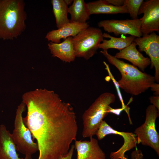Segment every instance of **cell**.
Here are the masks:
<instances>
[{"instance_id":"1","label":"cell","mask_w":159,"mask_h":159,"mask_svg":"<svg viewBox=\"0 0 159 159\" xmlns=\"http://www.w3.org/2000/svg\"><path fill=\"white\" fill-rule=\"evenodd\" d=\"M22 99L27 109L24 123L38 147L37 159H58L67 154L78 130L71 105L46 89L26 92Z\"/></svg>"},{"instance_id":"2","label":"cell","mask_w":159,"mask_h":159,"mask_svg":"<svg viewBox=\"0 0 159 159\" xmlns=\"http://www.w3.org/2000/svg\"><path fill=\"white\" fill-rule=\"evenodd\" d=\"M100 52L120 72L121 76L118 81L120 87L127 93L139 95L144 92L155 82L154 76L143 72L135 66L115 57L107 50H103Z\"/></svg>"},{"instance_id":"3","label":"cell","mask_w":159,"mask_h":159,"mask_svg":"<svg viewBox=\"0 0 159 159\" xmlns=\"http://www.w3.org/2000/svg\"><path fill=\"white\" fill-rule=\"evenodd\" d=\"M23 0H0V39L13 40L25 30L27 15Z\"/></svg>"},{"instance_id":"4","label":"cell","mask_w":159,"mask_h":159,"mask_svg":"<svg viewBox=\"0 0 159 159\" xmlns=\"http://www.w3.org/2000/svg\"><path fill=\"white\" fill-rule=\"evenodd\" d=\"M115 100L114 94L109 92L102 93L84 112L82 117L83 138H90L96 135L103 119L109 113L110 105Z\"/></svg>"},{"instance_id":"5","label":"cell","mask_w":159,"mask_h":159,"mask_svg":"<svg viewBox=\"0 0 159 159\" xmlns=\"http://www.w3.org/2000/svg\"><path fill=\"white\" fill-rule=\"evenodd\" d=\"M26 108L25 105L22 102L18 105L11 135L17 151L25 155H32L38 151L39 149L24 120L23 113Z\"/></svg>"},{"instance_id":"6","label":"cell","mask_w":159,"mask_h":159,"mask_svg":"<svg viewBox=\"0 0 159 159\" xmlns=\"http://www.w3.org/2000/svg\"><path fill=\"white\" fill-rule=\"evenodd\" d=\"M102 30L90 27L72 37V42L76 57L88 60L97 52L99 44L103 40Z\"/></svg>"},{"instance_id":"7","label":"cell","mask_w":159,"mask_h":159,"mask_svg":"<svg viewBox=\"0 0 159 159\" xmlns=\"http://www.w3.org/2000/svg\"><path fill=\"white\" fill-rule=\"evenodd\" d=\"M159 111L153 105L147 107L144 122L134 131L137 144L141 143L153 149L159 155V134L156 131L155 122L159 117Z\"/></svg>"},{"instance_id":"8","label":"cell","mask_w":159,"mask_h":159,"mask_svg":"<svg viewBox=\"0 0 159 159\" xmlns=\"http://www.w3.org/2000/svg\"><path fill=\"white\" fill-rule=\"evenodd\" d=\"M109 134L119 135L123 138L124 142L117 150L112 152L110 155L111 159H128L125 155L126 152L136 147L137 139L134 133L117 131L112 128L105 120H103L96 134L97 139L100 140Z\"/></svg>"},{"instance_id":"9","label":"cell","mask_w":159,"mask_h":159,"mask_svg":"<svg viewBox=\"0 0 159 159\" xmlns=\"http://www.w3.org/2000/svg\"><path fill=\"white\" fill-rule=\"evenodd\" d=\"M139 51L144 52L149 57L150 68H154V77L157 83L159 82V36L155 32L143 35L134 39Z\"/></svg>"},{"instance_id":"10","label":"cell","mask_w":159,"mask_h":159,"mask_svg":"<svg viewBox=\"0 0 159 159\" xmlns=\"http://www.w3.org/2000/svg\"><path fill=\"white\" fill-rule=\"evenodd\" d=\"M143 14L140 21V30L143 35L159 31V0L143 1L138 15Z\"/></svg>"},{"instance_id":"11","label":"cell","mask_w":159,"mask_h":159,"mask_svg":"<svg viewBox=\"0 0 159 159\" xmlns=\"http://www.w3.org/2000/svg\"><path fill=\"white\" fill-rule=\"evenodd\" d=\"M97 25L102 28L105 31L112 33L117 36L129 34L135 37H140L143 36L139 19L102 20L98 22Z\"/></svg>"},{"instance_id":"12","label":"cell","mask_w":159,"mask_h":159,"mask_svg":"<svg viewBox=\"0 0 159 159\" xmlns=\"http://www.w3.org/2000/svg\"><path fill=\"white\" fill-rule=\"evenodd\" d=\"M75 141L74 149L77 153L76 159H105V154L96 139L91 137L90 140Z\"/></svg>"},{"instance_id":"13","label":"cell","mask_w":159,"mask_h":159,"mask_svg":"<svg viewBox=\"0 0 159 159\" xmlns=\"http://www.w3.org/2000/svg\"><path fill=\"white\" fill-rule=\"evenodd\" d=\"M17 151L11 133L4 125H0V159H32L30 155L20 158Z\"/></svg>"},{"instance_id":"14","label":"cell","mask_w":159,"mask_h":159,"mask_svg":"<svg viewBox=\"0 0 159 159\" xmlns=\"http://www.w3.org/2000/svg\"><path fill=\"white\" fill-rule=\"evenodd\" d=\"M89 26L88 23L80 24L70 22L57 29L48 32L45 38L49 41L56 43H60L61 40H64L69 37H74L81 31Z\"/></svg>"},{"instance_id":"15","label":"cell","mask_w":159,"mask_h":159,"mask_svg":"<svg viewBox=\"0 0 159 159\" xmlns=\"http://www.w3.org/2000/svg\"><path fill=\"white\" fill-rule=\"evenodd\" d=\"M135 43L133 42L130 45L119 51L114 57L117 59H122L131 62L134 66L138 67L142 71L150 64V60L145 57L138 50Z\"/></svg>"},{"instance_id":"16","label":"cell","mask_w":159,"mask_h":159,"mask_svg":"<svg viewBox=\"0 0 159 159\" xmlns=\"http://www.w3.org/2000/svg\"><path fill=\"white\" fill-rule=\"evenodd\" d=\"M72 38V37H69L59 43L51 42L49 43L48 48L52 56L66 62L70 63L74 61L76 57Z\"/></svg>"},{"instance_id":"17","label":"cell","mask_w":159,"mask_h":159,"mask_svg":"<svg viewBox=\"0 0 159 159\" xmlns=\"http://www.w3.org/2000/svg\"><path fill=\"white\" fill-rule=\"evenodd\" d=\"M90 15L92 14H116L128 13L123 5L117 7L109 3L106 0H99L86 3Z\"/></svg>"},{"instance_id":"18","label":"cell","mask_w":159,"mask_h":159,"mask_svg":"<svg viewBox=\"0 0 159 159\" xmlns=\"http://www.w3.org/2000/svg\"><path fill=\"white\" fill-rule=\"evenodd\" d=\"M70 22L80 24L86 23L90 16L86 3L83 0H74L68 7Z\"/></svg>"},{"instance_id":"19","label":"cell","mask_w":159,"mask_h":159,"mask_svg":"<svg viewBox=\"0 0 159 159\" xmlns=\"http://www.w3.org/2000/svg\"><path fill=\"white\" fill-rule=\"evenodd\" d=\"M103 37L109 38L108 40L104 39L98 46V48L104 50L110 49H118L120 51L126 48L134 42L135 37L130 36L126 37H116L109 34L104 33Z\"/></svg>"},{"instance_id":"20","label":"cell","mask_w":159,"mask_h":159,"mask_svg":"<svg viewBox=\"0 0 159 159\" xmlns=\"http://www.w3.org/2000/svg\"><path fill=\"white\" fill-rule=\"evenodd\" d=\"M51 2L57 28H59L69 23L68 5L64 0H52Z\"/></svg>"},{"instance_id":"21","label":"cell","mask_w":159,"mask_h":159,"mask_svg":"<svg viewBox=\"0 0 159 159\" xmlns=\"http://www.w3.org/2000/svg\"><path fill=\"white\" fill-rule=\"evenodd\" d=\"M143 0H125L124 4L132 19H138L139 9Z\"/></svg>"},{"instance_id":"22","label":"cell","mask_w":159,"mask_h":159,"mask_svg":"<svg viewBox=\"0 0 159 159\" xmlns=\"http://www.w3.org/2000/svg\"><path fill=\"white\" fill-rule=\"evenodd\" d=\"M103 63L105 66V69L107 71L108 73L109 77L111 79L113 82L114 84V85L115 86L119 98L122 104V108L124 109V110L125 111L127 114L130 123L131 124L132 123V121L131 120L130 116V108L126 105L124 104L118 82L115 80L113 76L111 73L109 65L104 61L103 62Z\"/></svg>"},{"instance_id":"23","label":"cell","mask_w":159,"mask_h":159,"mask_svg":"<svg viewBox=\"0 0 159 159\" xmlns=\"http://www.w3.org/2000/svg\"><path fill=\"white\" fill-rule=\"evenodd\" d=\"M143 154L142 151L136 148L131 153V159H143Z\"/></svg>"},{"instance_id":"24","label":"cell","mask_w":159,"mask_h":159,"mask_svg":"<svg viewBox=\"0 0 159 159\" xmlns=\"http://www.w3.org/2000/svg\"><path fill=\"white\" fill-rule=\"evenodd\" d=\"M74 149V145H72L68 152L64 155L60 156L58 159H72Z\"/></svg>"},{"instance_id":"25","label":"cell","mask_w":159,"mask_h":159,"mask_svg":"<svg viewBox=\"0 0 159 159\" xmlns=\"http://www.w3.org/2000/svg\"><path fill=\"white\" fill-rule=\"evenodd\" d=\"M150 102L159 111V95L152 96L149 98Z\"/></svg>"},{"instance_id":"26","label":"cell","mask_w":159,"mask_h":159,"mask_svg":"<svg viewBox=\"0 0 159 159\" xmlns=\"http://www.w3.org/2000/svg\"><path fill=\"white\" fill-rule=\"evenodd\" d=\"M110 4L117 7L123 6L125 0H106Z\"/></svg>"},{"instance_id":"27","label":"cell","mask_w":159,"mask_h":159,"mask_svg":"<svg viewBox=\"0 0 159 159\" xmlns=\"http://www.w3.org/2000/svg\"><path fill=\"white\" fill-rule=\"evenodd\" d=\"M151 91L154 92V94L155 95H159V84L155 82L150 87Z\"/></svg>"},{"instance_id":"28","label":"cell","mask_w":159,"mask_h":159,"mask_svg":"<svg viewBox=\"0 0 159 159\" xmlns=\"http://www.w3.org/2000/svg\"><path fill=\"white\" fill-rule=\"evenodd\" d=\"M123 110H124V109L122 108L114 109L110 106L109 109V112L113 113L117 115H119Z\"/></svg>"},{"instance_id":"29","label":"cell","mask_w":159,"mask_h":159,"mask_svg":"<svg viewBox=\"0 0 159 159\" xmlns=\"http://www.w3.org/2000/svg\"><path fill=\"white\" fill-rule=\"evenodd\" d=\"M66 4L68 5H69L72 4L73 0H64Z\"/></svg>"}]
</instances>
